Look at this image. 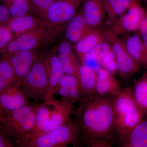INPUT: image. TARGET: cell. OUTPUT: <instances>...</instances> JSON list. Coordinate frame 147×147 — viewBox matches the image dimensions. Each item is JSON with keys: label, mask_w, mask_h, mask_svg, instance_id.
Listing matches in <instances>:
<instances>
[{"label": "cell", "mask_w": 147, "mask_h": 147, "mask_svg": "<svg viewBox=\"0 0 147 147\" xmlns=\"http://www.w3.org/2000/svg\"><path fill=\"white\" fill-rule=\"evenodd\" d=\"M11 86L12 85H11L6 79L0 75V92Z\"/></svg>", "instance_id": "obj_36"}, {"label": "cell", "mask_w": 147, "mask_h": 147, "mask_svg": "<svg viewBox=\"0 0 147 147\" xmlns=\"http://www.w3.org/2000/svg\"><path fill=\"white\" fill-rule=\"evenodd\" d=\"M56 94L60 96L61 100L72 105L81 100L84 96L77 77L66 74L58 83Z\"/></svg>", "instance_id": "obj_12"}, {"label": "cell", "mask_w": 147, "mask_h": 147, "mask_svg": "<svg viewBox=\"0 0 147 147\" xmlns=\"http://www.w3.org/2000/svg\"><path fill=\"white\" fill-rule=\"evenodd\" d=\"M5 115V112L0 107V125H1L4 120Z\"/></svg>", "instance_id": "obj_37"}, {"label": "cell", "mask_w": 147, "mask_h": 147, "mask_svg": "<svg viewBox=\"0 0 147 147\" xmlns=\"http://www.w3.org/2000/svg\"><path fill=\"white\" fill-rule=\"evenodd\" d=\"M97 74L95 93L102 96L117 97L122 89L114 74L102 67L98 70Z\"/></svg>", "instance_id": "obj_16"}, {"label": "cell", "mask_w": 147, "mask_h": 147, "mask_svg": "<svg viewBox=\"0 0 147 147\" xmlns=\"http://www.w3.org/2000/svg\"><path fill=\"white\" fill-rule=\"evenodd\" d=\"M143 111L144 112V115L147 116V98L145 101L144 104V107L143 108Z\"/></svg>", "instance_id": "obj_38"}, {"label": "cell", "mask_w": 147, "mask_h": 147, "mask_svg": "<svg viewBox=\"0 0 147 147\" xmlns=\"http://www.w3.org/2000/svg\"><path fill=\"white\" fill-rule=\"evenodd\" d=\"M106 40L105 32L92 28L87 34L75 43V50L80 59L95 46Z\"/></svg>", "instance_id": "obj_21"}, {"label": "cell", "mask_w": 147, "mask_h": 147, "mask_svg": "<svg viewBox=\"0 0 147 147\" xmlns=\"http://www.w3.org/2000/svg\"><path fill=\"white\" fill-rule=\"evenodd\" d=\"M43 63L47 79V100L56 94L58 83L65 73L57 53L54 51L44 55Z\"/></svg>", "instance_id": "obj_10"}, {"label": "cell", "mask_w": 147, "mask_h": 147, "mask_svg": "<svg viewBox=\"0 0 147 147\" xmlns=\"http://www.w3.org/2000/svg\"><path fill=\"white\" fill-rule=\"evenodd\" d=\"M67 24L65 37L67 40L73 43L79 41L92 28L86 21L82 7L78 9L76 14Z\"/></svg>", "instance_id": "obj_17"}, {"label": "cell", "mask_w": 147, "mask_h": 147, "mask_svg": "<svg viewBox=\"0 0 147 147\" xmlns=\"http://www.w3.org/2000/svg\"><path fill=\"white\" fill-rule=\"evenodd\" d=\"M43 57L40 55L20 86L28 98L35 102H42L47 99V82Z\"/></svg>", "instance_id": "obj_5"}, {"label": "cell", "mask_w": 147, "mask_h": 147, "mask_svg": "<svg viewBox=\"0 0 147 147\" xmlns=\"http://www.w3.org/2000/svg\"><path fill=\"white\" fill-rule=\"evenodd\" d=\"M144 1L147 3V0H144Z\"/></svg>", "instance_id": "obj_39"}, {"label": "cell", "mask_w": 147, "mask_h": 147, "mask_svg": "<svg viewBox=\"0 0 147 147\" xmlns=\"http://www.w3.org/2000/svg\"><path fill=\"white\" fill-rule=\"evenodd\" d=\"M0 75L6 79L11 85L21 86L16 79L7 54H3L0 58Z\"/></svg>", "instance_id": "obj_29"}, {"label": "cell", "mask_w": 147, "mask_h": 147, "mask_svg": "<svg viewBox=\"0 0 147 147\" xmlns=\"http://www.w3.org/2000/svg\"><path fill=\"white\" fill-rule=\"evenodd\" d=\"M138 31L142 41L147 49V16L142 22Z\"/></svg>", "instance_id": "obj_34"}, {"label": "cell", "mask_w": 147, "mask_h": 147, "mask_svg": "<svg viewBox=\"0 0 147 147\" xmlns=\"http://www.w3.org/2000/svg\"><path fill=\"white\" fill-rule=\"evenodd\" d=\"M112 50L110 43L106 41L100 42L95 46L89 52L86 53L81 59L82 62L84 60H94L100 61Z\"/></svg>", "instance_id": "obj_28"}, {"label": "cell", "mask_w": 147, "mask_h": 147, "mask_svg": "<svg viewBox=\"0 0 147 147\" xmlns=\"http://www.w3.org/2000/svg\"><path fill=\"white\" fill-rule=\"evenodd\" d=\"M56 28L50 26L35 29L15 37L2 51L3 54H11L23 51L38 49L50 40Z\"/></svg>", "instance_id": "obj_6"}, {"label": "cell", "mask_w": 147, "mask_h": 147, "mask_svg": "<svg viewBox=\"0 0 147 147\" xmlns=\"http://www.w3.org/2000/svg\"><path fill=\"white\" fill-rule=\"evenodd\" d=\"M100 64L102 68L113 74L117 71V64L112 50L100 61Z\"/></svg>", "instance_id": "obj_32"}, {"label": "cell", "mask_w": 147, "mask_h": 147, "mask_svg": "<svg viewBox=\"0 0 147 147\" xmlns=\"http://www.w3.org/2000/svg\"><path fill=\"white\" fill-rule=\"evenodd\" d=\"M82 98L76 109V119L82 132V144L96 140L109 142L115 133L116 97L95 93Z\"/></svg>", "instance_id": "obj_1"}, {"label": "cell", "mask_w": 147, "mask_h": 147, "mask_svg": "<svg viewBox=\"0 0 147 147\" xmlns=\"http://www.w3.org/2000/svg\"><path fill=\"white\" fill-rule=\"evenodd\" d=\"M82 144V132L77 120H70L60 127L32 137L26 147L78 146Z\"/></svg>", "instance_id": "obj_4"}, {"label": "cell", "mask_w": 147, "mask_h": 147, "mask_svg": "<svg viewBox=\"0 0 147 147\" xmlns=\"http://www.w3.org/2000/svg\"><path fill=\"white\" fill-rule=\"evenodd\" d=\"M115 133L120 141L145 116L135 100L132 88L127 87L122 90L115 98Z\"/></svg>", "instance_id": "obj_3"}, {"label": "cell", "mask_w": 147, "mask_h": 147, "mask_svg": "<svg viewBox=\"0 0 147 147\" xmlns=\"http://www.w3.org/2000/svg\"><path fill=\"white\" fill-rule=\"evenodd\" d=\"M73 105L52 98L50 122L47 132L53 131L71 120Z\"/></svg>", "instance_id": "obj_15"}, {"label": "cell", "mask_w": 147, "mask_h": 147, "mask_svg": "<svg viewBox=\"0 0 147 147\" xmlns=\"http://www.w3.org/2000/svg\"><path fill=\"white\" fill-rule=\"evenodd\" d=\"M52 98L40 102L36 114L34 127L32 131V137L47 132L51 115Z\"/></svg>", "instance_id": "obj_22"}, {"label": "cell", "mask_w": 147, "mask_h": 147, "mask_svg": "<svg viewBox=\"0 0 147 147\" xmlns=\"http://www.w3.org/2000/svg\"><path fill=\"white\" fill-rule=\"evenodd\" d=\"M82 7L86 21L92 28L100 26L105 13L101 0H83Z\"/></svg>", "instance_id": "obj_19"}, {"label": "cell", "mask_w": 147, "mask_h": 147, "mask_svg": "<svg viewBox=\"0 0 147 147\" xmlns=\"http://www.w3.org/2000/svg\"><path fill=\"white\" fill-rule=\"evenodd\" d=\"M105 13L110 18L122 15L127 9L131 0H101Z\"/></svg>", "instance_id": "obj_26"}, {"label": "cell", "mask_w": 147, "mask_h": 147, "mask_svg": "<svg viewBox=\"0 0 147 147\" xmlns=\"http://www.w3.org/2000/svg\"><path fill=\"white\" fill-rule=\"evenodd\" d=\"M119 142L121 147H147V116Z\"/></svg>", "instance_id": "obj_20"}, {"label": "cell", "mask_w": 147, "mask_h": 147, "mask_svg": "<svg viewBox=\"0 0 147 147\" xmlns=\"http://www.w3.org/2000/svg\"><path fill=\"white\" fill-rule=\"evenodd\" d=\"M5 24L15 37L35 29L49 26L45 21L32 14L11 17Z\"/></svg>", "instance_id": "obj_13"}, {"label": "cell", "mask_w": 147, "mask_h": 147, "mask_svg": "<svg viewBox=\"0 0 147 147\" xmlns=\"http://www.w3.org/2000/svg\"><path fill=\"white\" fill-rule=\"evenodd\" d=\"M11 17L8 9L2 3H0V25L5 24Z\"/></svg>", "instance_id": "obj_35"}, {"label": "cell", "mask_w": 147, "mask_h": 147, "mask_svg": "<svg viewBox=\"0 0 147 147\" xmlns=\"http://www.w3.org/2000/svg\"><path fill=\"white\" fill-rule=\"evenodd\" d=\"M147 16L146 12L139 1L131 0L127 9L112 26L110 31L117 35L138 31L142 22Z\"/></svg>", "instance_id": "obj_8"}, {"label": "cell", "mask_w": 147, "mask_h": 147, "mask_svg": "<svg viewBox=\"0 0 147 147\" xmlns=\"http://www.w3.org/2000/svg\"><path fill=\"white\" fill-rule=\"evenodd\" d=\"M57 53L66 74L74 75L78 78L80 65L74 53L70 42L61 41L58 45Z\"/></svg>", "instance_id": "obj_18"}, {"label": "cell", "mask_w": 147, "mask_h": 147, "mask_svg": "<svg viewBox=\"0 0 147 147\" xmlns=\"http://www.w3.org/2000/svg\"><path fill=\"white\" fill-rule=\"evenodd\" d=\"M1 1L8 9L11 17L33 14L30 0H1Z\"/></svg>", "instance_id": "obj_25"}, {"label": "cell", "mask_w": 147, "mask_h": 147, "mask_svg": "<svg viewBox=\"0 0 147 147\" xmlns=\"http://www.w3.org/2000/svg\"><path fill=\"white\" fill-rule=\"evenodd\" d=\"M83 0H55L47 10L45 21L57 28L67 23L76 14Z\"/></svg>", "instance_id": "obj_9"}, {"label": "cell", "mask_w": 147, "mask_h": 147, "mask_svg": "<svg viewBox=\"0 0 147 147\" xmlns=\"http://www.w3.org/2000/svg\"><path fill=\"white\" fill-rule=\"evenodd\" d=\"M132 90L135 100L143 111L147 98V72L134 82Z\"/></svg>", "instance_id": "obj_27"}, {"label": "cell", "mask_w": 147, "mask_h": 147, "mask_svg": "<svg viewBox=\"0 0 147 147\" xmlns=\"http://www.w3.org/2000/svg\"><path fill=\"white\" fill-rule=\"evenodd\" d=\"M55 1V0H30L32 8L33 14L45 21L46 12Z\"/></svg>", "instance_id": "obj_30"}, {"label": "cell", "mask_w": 147, "mask_h": 147, "mask_svg": "<svg viewBox=\"0 0 147 147\" xmlns=\"http://www.w3.org/2000/svg\"><path fill=\"white\" fill-rule=\"evenodd\" d=\"M16 146L14 140L3 131L0 125V147H13Z\"/></svg>", "instance_id": "obj_33"}, {"label": "cell", "mask_w": 147, "mask_h": 147, "mask_svg": "<svg viewBox=\"0 0 147 147\" xmlns=\"http://www.w3.org/2000/svg\"><path fill=\"white\" fill-rule=\"evenodd\" d=\"M30 103L20 85L11 86L0 92V107L7 113Z\"/></svg>", "instance_id": "obj_14"}, {"label": "cell", "mask_w": 147, "mask_h": 147, "mask_svg": "<svg viewBox=\"0 0 147 147\" xmlns=\"http://www.w3.org/2000/svg\"><path fill=\"white\" fill-rule=\"evenodd\" d=\"M40 102L29 103L5 113L1 128L14 140L16 146L26 147L32 137L36 114Z\"/></svg>", "instance_id": "obj_2"}, {"label": "cell", "mask_w": 147, "mask_h": 147, "mask_svg": "<svg viewBox=\"0 0 147 147\" xmlns=\"http://www.w3.org/2000/svg\"><path fill=\"white\" fill-rule=\"evenodd\" d=\"M124 44L128 53L139 65L147 66V49L139 34L129 36Z\"/></svg>", "instance_id": "obj_23"}, {"label": "cell", "mask_w": 147, "mask_h": 147, "mask_svg": "<svg viewBox=\"0 0 147 147\" xmlns=\"http://www.w3.org/2000/svg\"><path fill=\"white\" fill-rule=\"evenodd\" d=\"M97 71L86 65H80L78 79L84 95H91L95 92Z\"/></svg>", "instance_id": "obj_24"}, {"label": "cell", "mask_w": 147, "mask_h": 147, "mask_svg": "<svg viewBox=\"0 0 147 147\" xmlns=\"http://www.w3.org/2000/svg\"><path fill=\"white\" fill-rule=\"evenodd\" d=\"M15 37L6 24L0 25V51L1 52Z\"/></svg>", "instance_id": "obj_31"}, {"label": "cell", "mask_w": 147, "mask_h": 147, "mask_svg": "<svg viewBox=\"0 0 147 147\" xmlns=\"http://www.w3.org/2000/svg\"><path fill=\"white\" fill-rule=\"evenodd\" d=\"M105 34L117 61V71L120 77L127 78L137 73L139 65L128 53L124 42L110 31L105 32Z\"/></svg>", "instance_id": "obj_7"}, {"label": "cell", "mask_w": 147, "mask_h": 147, "mask_svg": "<svg viewBox=\"0 0 147 147\" xmlns=\"http://www.w3.org/2000/svg\"><path fill=\"white\" fill-rule=\"evenodd\" d=\"M7 55L16 79L21 84L39 57L38 50H23Z\"/></svg>", "instance_id": "obj_11"}]
</instances>
